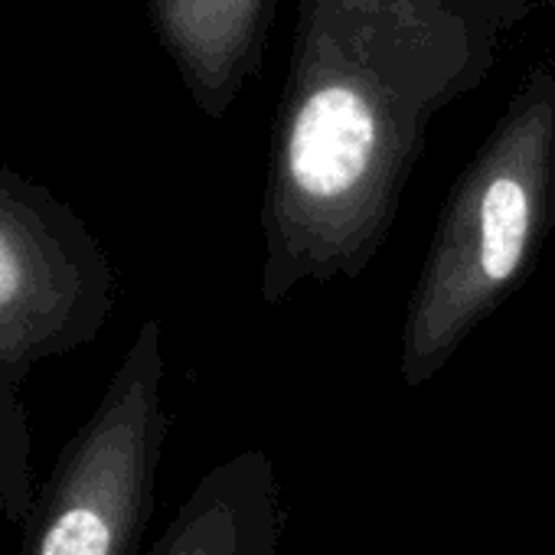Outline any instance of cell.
<instances>
[{"mask_svg": "<svg viewBox=\"0 0 555 555\" xmlns=\"http://www.w3.org/2000/svg\"><path fill=\"white\" fill-rule=\"evenodd\" d=\"M539 0H298L261 199V301L360 278L441 108Z\"/></svg>", "mask_w": 555, "mask_h": 555, "instance_id": "cell-1", "label": "cell"}, {"mask_svg": "<svg viewBox=\"0 0 555 555\" xmlns=\"http://www.w3.org/2000/svg\"><path fill=\"white\" fill-rule=\"evenodd\" d=\"M555 229V69L529 66L461 170L422 258L399 376L431 383L467 337L522 285Z\"/></svg>", "mask_w": 555, "mask_h": 555, "instance_id": "cell-2", "label": "cell"}, {"mask_svg": "<svg viewBox=\"0 0 555 555\" xmlns=\"http://www.w3.org/2000/svg\"><path fill=\"white\" fill-rule=\"evenodd\" d=\"M164 327L147 318L99 405L63 444L24 526L21 555H134L170 435Z\"/></svg>", "mask_w": 555, "mask_h": 555, "instance_id": "cell-3", "label": "cell"}, {"mask_svg": "<svg viewBox=\"0 0 555 555\" xmlns=\"http://www.w3.org/2000/svg\"><path fill=\"white\" fill-rule=\"evenodd\" d=\"M118 298L108 255L50 190L0 167V363L21 383L92 344Z\"/></svg>", "mask_w": 555, "mask_h": 555, "instance_id": "cell-4", "label": "cell"}, {"mask_svg": "<svg viewBox=\"0 0 555 555\" xmlns=\"http://www.w3.org/2000/svg\"><path fill=\"white\" fill-rule=\"evenodd\" d=\"M278 0H151L157 37L190 99L222 118L261 73Z\"/></svg>", "mask_w": 555, "mask_h": 555, "instance_id": "cell-5", "label": "cell"}, {"mask_svg": "<svg viewBox=\"0 0 555 555\" xmlns=\"http://www.w3.org/2000/svg\"><path fill=\"white\" fill-rule=\"evenodd\" d=\"M288 526L274 457L248 448L209 467L144 555H274Z\"/></svg>", "mask_w": 555, "mask_h": 555, "instance_id": "cell-6", "label": "cell"}, {"mask_svg": "<svg viewBox=\"0 0 555 555\" xmlns=\"http://www.w3.org/2000/svg\"><path fill=\"white\" fill-rule=\"evenodd\" d=\"M30 418L21 399V379L0 363V519L27 526L37 503Z\"/></svg>", "mask_w": 555, "mask_h": 555, "instance_id": "cell-7", "label": "cell"}]
</instances>
